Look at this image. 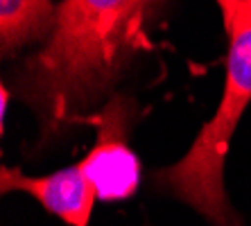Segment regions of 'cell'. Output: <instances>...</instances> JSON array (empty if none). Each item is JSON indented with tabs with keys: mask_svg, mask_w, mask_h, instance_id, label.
Wrapping results in <instances>:
<instances>
[{
	"mask_svg": "<svg viewBox=\"0 0 251 226\" xmlns=\"http://www.w3.org/2000/svg\"><path fill=\"white\" fill-rule=\"evenodd\" d=\"M156 7L143 0H66L57 7L50 39L25 61L18 79L46 138L84 118L150 46L147 25Z\"/></svg>",
	"mask_w": 251,
	"mask_h": 226,
	"instance_id": "cell-1",
	"label": "cell"
},
{
	"mask_svg": "<svg viewBox=\"0 0 251 226\" xmlns=\"http://www.w3.org/2000/svg\"><path fill=\"white\" fill-rule=\"evenodd\" d=\"M217 7L228 36L222 100L186 156L154 174V186L193 206L213 226H242L224 190V158L251 102V0H220Z\"/></svg>",
	"mask_w": 251,
	"mask_h": 226,
	"instance_id": "cell-2",
	"label": "cell"
},
{
	"mask_svg": "<svg viewBox=\"0 0 251 226\" xmlns=\"http://www.w3.org/2000/svg\"><path fill=\"white\" fill-rule=\"evenodd\" d=\"M140 106L131 95H113L98 113L84 116L75 125H93L98 131L95 145L77 163L93 186L100 201H125L138 192L143 165L129 145Z\"/></svg>",
	"mask_w": 251,
	"mask_h": 226,
	"instance_id": "cell-3",
	"label": "cell"
},
{
	"mask_svg": "<svg viewBox=\"0 0 251 226\" xmlns=\"http://www.w3.org/2000/svg\"><path fill=\"white\" fill-rule=\"evenodd\" d=\"M27 192L50 215H57L70 226H88L98 201L79 165H68L46 176H27L18 168H0V192Z\"/></svg>",
	"mask_w": 251,
	"mask_h": 226,
	"instance_id": "cell-4",
	"label": "cell"
},
{
	"mask_svg": "<svg viewBox=\"0 0 251 226\" xmlns=\"http://www.w3.org/2000/svg\"><path fill=\"white\" fill-rule=\"evenodd\" d=\"M57 9L46 0H2L0 2V52L12 57L32 41L52 32Z\"/></svg>",
	"mask_w": 251,
	"mask_h": 226,
	"instance_id": "cell-5",
	"label": "cell"
},
{
	"mask_svg": "<svg viewBox=\"0 0 251 226\" xmlns=\"http://www.w3.org/2000/svg\"><path fill=\"white\" fill-rule=\"evenodd\" d=\"M7 104H9V91H7V86H2V91H0V113H2V122H5V118H7Z\"/></svg>",
	"mask_w": 251,
	"mask_h": 226,
	"instance_id": "cell-6",
	"label": "cell"
}]
</instances>
